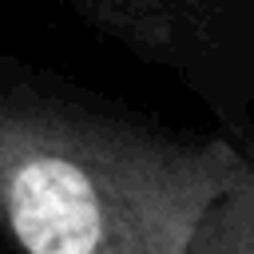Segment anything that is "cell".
Wrapping results in <instances>:
<instances>
[{
  "label": "cell",
  "instance_id": "obj_1",
  "mask_svg": "<svg viewBox=\"0 0 254 254\" xmlns=\"http://www.w3.org/2000/svg\"><path fill=\"white\" fill-rule=\"evenodd\" d=\"M234 167L218 127L0 52V254H190Z\"/></svg>",
  "mask_w": 254,
  "mask_h": 254
},
{
  "label": "cell",
  "instance_id": "obj_3",
  "mask_svg": "<svg viewBox=\"0 0 254 254\" xmlns=\"http://www.w3.org/2000/svg\"><path fill=\"white\" fill-rule=\"evenodd\" d=\"M190 254H254V147H238L234 179L206 210Z\"/></svg>",
  "mask_w": 254,
  "mask_h": 254
},
{
  "label": "cell",
  "instance_id": "obj_2",
  "mask_svg": "<svg viewBox=\"0 0 254 254\" xmlns=\"http://www.w3.org/2000/svg\"><path fill=\"white\" fill-rule=\"evenodd\" d=\"M87 32L187 87L254 147V0H60Z\"/></svg>",
  "mask_w": 254,
  "mask_h": 254
}]
</instances>
